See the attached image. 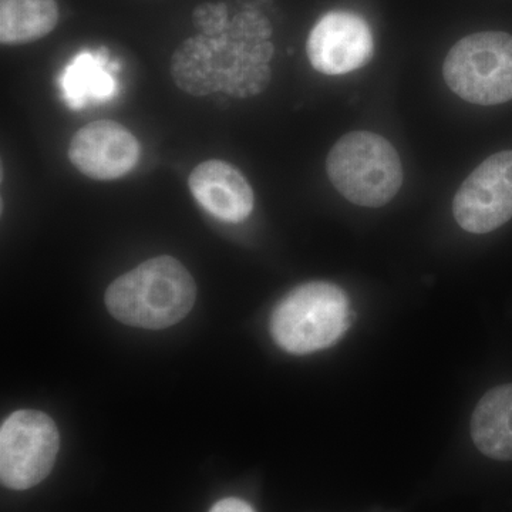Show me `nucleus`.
<instances>
[{
  "mask_svg": "<svg viewBox=\"0 0 512 512\" xmlns=\"http://www.w3.org/2000/svg\"><path fill=\"white\" fill-rule=\"evenodd\" d=\"M453 214L464 231L488 234L512 218V151L483 161L461 184Z\"/></svg>",
  "mask_w": 512,
  "mask_h": 512,
  "instance_id": "nucleus-7",
  "label": "nucleus"
},
{
  "mask_svg": "<svg viewBox=\"0 0 512 512\" xmlns=\"http://www.w3.org/2000/svg\"><path fill=\"white\" fill-rule=\"evenodd\" d=\"M210 512H255V510L239 498H224V500L218 501Z\"/></svg>",
  "mask_w": 512,
  "mask_h": 512,
  "instance_id": "nucleus-14",
  "label": "nucleus"
},
{
  "mask_svg": "<svg viewBox=\"0 0 512 512\" xmlns=\"http://www.w3.org/2000/svg\"><path fill=\"white\" fill-rule=\"evenodd\" d=\"M137 138L123 124L93 121L74 134L69 146L70 163L86 177L97 181L119 180L133 171L140 160Z\"/></svg>",
  "mask_w": 512,
  "mask_h": 512,
  "instance_id": "nucleus-9",
  "label": "nucleus"
},
{
  "mask_svg": "<svg viewBox=\"0 0 512 512\" xmlns=\"http://www.w3.org/2000/svg\"><path fill=\"white\" fill-rule=\"evenodd\" d=\"M333 187L360 207H383L403 184L396 148L379 134L353 131L340 138L326 160Z\"/></svg>",
  "mask_w": 512,
  "mask_h": 512,
  "instance_id": "nucleus-3",
  "label": "nucleus"
},
{
  "mask_svg": "<svg viewBox=\"0 0 512 512\" xmlns=\"http://www.w3.org/2000/svg\"><path fill=\"white\" fill-rule=\"evenodd\" d=\"M197 285L173 256L148 259L117 278L106 292L111 315L134 328L165 329L191 312Z\"/></svg>",
  "mask_w": 512,
  "mask_h": 512,
  "instance_id": "nucleus-2",
  "label": "nucleus"
},
{
  "mask_svg": "<svg viewBox=\"0 0 512 512\" xmlns=\"http://www.w3.org/2000/svg\"><path fill=\"white\" fill-rule=\"evenodd\" d=\"M106 50H83L64 66L59 77L60 93L70 110L80 111L107 103L119 93V82Z\"/></svg>",
  "mask_w": 512,
  "mask_h": 512,
  "instance_id": "nucleus-11",
  "label": "nucleus"
},
{
  "mask_svg": "<svg viewBox=\"0 0 512 512\" xmlns=\"http://www.w3.org/2000/svg\"><path fill=\"white\" fill-rule=\"evenodd\" d=\"M59 16L56 0H0V42H36L55 30Z\"/></svg>",
  "mask_w": 512,
  "mask_h": 512,
  "instance_id": "nucleus-13",
  "label": "nucleus"
},
{
  "mask_svg": "<svg viewBox=\"0 0 512 512\" xmlns=\"http://www.w3.org/2000/svg\"><path fill=\"white\" fill-rule=\"evenodd\" d=\"M471 437L484 456L512 461V384L484 394L471 419Z\"/></svg>",
  "mask_w": 512,
  "mask_h": 512,
  "instance_id": "nucleus-12",
  "label": "nucleus"
},
{
  "mask_svg": "<svg viewBox=\"0 0 512 512\" xmlns=\"http://www.w3.org/2000/svg\"><path fill=\"white\" fill-rule=\"evenodd\" d=\"M276 345L293 355H308L335 345L350 326L348 296L329 282L298 286L271 316Z\"/></svg>",
  "mask_w": 512,
  "mask_h": 512,
  "instance_id": "nucleus-4",
  "label": "nucleus"
},
{
  "mask_svg": "<svg viewBox=\"0 0 512 512\" xmlns=\"http://www.w3.org/2000/svg\"><path fill=\"white\" fill-rule=\"evenodd\" d=\"M443 76L451 92L478 106L512 100V36L474 33L451 47Z\"/></svg>",
  "mask_w": 512,
  "mask_h": 512,
  "instance_id": "nucleus-5",
  "label": "nucleus"
},
{
  "mask_svg": "<svg viewBox=\"0 0 512 512\" xmlns=\"http://www.w3.org/2000/svg\"><path fill=\"white\" fill-rule=\"evenodd\" d=\"M198 33L185 40L171 59L175 84L192 96L227 93L248 99L264 92L271 80L274 46L264 16L242 10L229 18L224 3L195 9Z\"/></svg>",
  "mask_w": 512,
  "mask_h": 512,
  "instance_id": "nucleus-1",
  "label": "nucleus"
},
{
  "mask_svg": "<svg viewBox=\"0 0 512 512\" xmlns=\"http://www.w3.org/2000/svg\"><path fill=\"white\" fill-rule=\"evenodd\" d=\"M188 187L202 210L217 220L238 224L254 211V190L241 171L227 161L208 160L197 165L188 178Z\"/></svg>",
  "mask_w": 512,
  "mask_h": 512,
  "instance_id": "nucleus-10",
  "label": "nucleus"
},
{
  "mask_svg": "<svg viewBox=\"0 0 512 512\" xmlns=\"http://www.w3.org/2000/svg\"><path fill=\"white\" fill-rule=\"evenodd\" d=\"M306 52L313 69L320 73L328 76L350 73L372 59V30L362 16L335 10L316 23Z\"/></svg>",
  "mask_w": 512,
  "mask_h": 512,
  "instance_id": "nucleus-8",
  "label": "nucleus"
},
{
  "mask_svg": "<svg viewBox=\"0 0 512 512\" xmlns=\"http://www.w3.org/2000/svg\"><path fill=\"white\" fill-rule=\"evenodd\" d=\"M55 421L36 410H19L0 429V477L12 490H29L42 483L59 453Z\"/></svg>",
  "mask_w": 512,
  "mask_h": 512,
  "instance_id": "nucleus-6",
  "label": "nucleus"
}]
</instances>
